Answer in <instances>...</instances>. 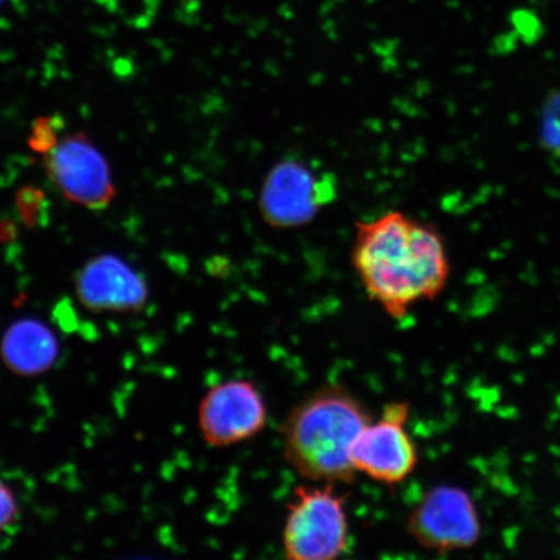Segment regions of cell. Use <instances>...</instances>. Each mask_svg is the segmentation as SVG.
I'll return each mask as SVG.
<instances>
[{
  "label": "cell",
  "mask_w": 560,
  "mask_h": 560,
  "mask_svg": "<svg viewBox=\"0 0 560 560\" xmlns=\"http://www.w3.org/2000/svg\"><path fill=\"white\" fill-rule=\"evenodd\" d=\"M350 262L369 299L392 319L436 300L452 275L440 230L402 210L357 222Z\"/></svg>",
  "instance_id": "1"
},
{
  "label": "cell",
  "mask_w": 560,
  "mask_h": 560,
  "mask_svg": "<svg viewBox=\"0 0 560 560\" xmlns=\"http://www.w3.org/2000/svg\"><path fill=\"white\" fill-rule=\"evenodd\" d=\"M373 412L345 385L328 384L301 400L285 417L283 458L301 478L318 485H352V451Z\"/></svg>",
  "instance_id": "2"
},
{
  "label": "cell",
  "mask_w": 560,
  "mask_h": 560,
  "mask_svg": "<svg viewBox=\"0 0 560 560\" xmlns=\"http://www.w3.org/2000/svg\"><path fill=\"white\" fill-rule=\"evenodd\" d=\"M336 487L315 482L293 490L282 532L287 559L332 560L348 550V495Z\"/></svg>",
  "instance_id": "3"
},
{
  "label": "cell",
  "mask_w": 560,
  "mask_h": 560,
  "mask_svg": "<svg viewBox=\"0 0 560 560\" xmlns=\"http://www.w3.org/2000/svg\"><path fill=\"white\" fill-rule=\"evenodd\" d=\"M42 156L48 179L68 201L91 210H103L114 201L116 187L108 161L85 132H61Z\"/></svg>",
  "instance_id": "4"
},
{
  "label": "cell",
  "mask_w": 560,
  "mask_h": 560,
  "mask_svg": "<svg viewBox=\"0 0 560 560\" xmlns=\"http://www.w3.org/2000/svg\"><path fill=\"white\" fill-rule=\"evenodd\" d=\"M406 530L423 549L446 555L472 548L481 525L478 509L464 488L438 486L412 508Z\"/></svg>",
  "instance_id": "5"
},
{
  "label": "cell",
  "mask_w": 560,
  "mask_h": 560,
  "mask_svg": "<svg viewBox=\"0 0 560 560\" xmlns=\"http://www.w3.org/2000/svg\"><path fill=\"white\" fill-rule=\"evenodd\" d=\"M410 404L395 401L384 406L357 439L352 451L359 474L385 486H397L416 471L419 455L408 431Z\"/></svg>",
  "instance_id": "6"
},
{
  "label": "cell",
  "mask_w": 560,
  "mask_h": 560,
  "mask_svg": "<svg viewBox=\"0 0 560 560\" xmlns=\"http://www.w3.org/2000/svg\"><path fill=\"white\" fill-rule=\"evenodd\" d=\"M268 418V405L257 384L230 380L213 385L202 396L198 429L208 446L222 450L260 435Z\"/></svg>",
  "instance_id": "7"
},
{
  "label": "cell",
  "mask_w": 560,
  "mask_h": 560,
  "mask_svg": "<svg viewBox=\"0 0 560 560\" xmlns=\"http://www.w3.org/2000/svg\"><path fill=\"white\" fill-rule=\"evenodd\" d=\"M77 299L93 313L142 311L149 301V285L135 268L115 255L90 258L74 277Z\"/></svg>",
  "instance_id": "8"
},
{
  "label": "cell",
  "mask_w": 560,
  "mask_h": 560,
  "mask_svg": "<svg viewBox=\"0 0 560 560\" xmlns=\"http://www.w3.org/2000/svg\"><path fill=\"white\" fill-rule=\"evenodd\" d=\"M327 198L310 167L285 161L266 178L260 210L264 220L272 228H298L310 222Z\"/></svg>",
  "instance_id": "9"
},
{
  "label": "cell",
  "mask_w": 560,
  "mask_h": 560,
  "mask_svg": "<svg viewBox=\"0 0 560 560\" xmlns=\"http://www.w3.org/2000/svg\"><path fill=\"white\" fill-rule=\"evenodd\" d=\"M60 347L51 328L34 318L13 322L0 339V359L11 373L38 376L58 361Z\"/></svg>",
  "instance_id": "10"
},
{
  "label": "cell",
  "mask_w": 560,
  "mask_h": 560,
  "mask_svg": "<svg viewBox=\"0 0 560 560\" xmlns=\"http://www.w3.org/2000/svg\"><path fill=\"white\" fill-rule=\"evenodd\" d=\"M16 207L21 221L30 229L45 228L50 221V202L38 187L20 188Z\"/></svg>",
  "instance_id": "11"
},
{
  "label": "cell",
  "mask_w": 560,
  "mask_h": 560,
  "mask_svg": "<svg viewBox=\"0 0 560 560\" xmlns=\"http://www.w3.org/2000/svg\"><path fill=\"white\" fill-rule=\"evenodd\" d=\"M60 124L55 117H39L32 126L31 149L45 155L61 136Z\"/></svg>",
  "instance_id": "12"
},
{
  "label": "cell",
  "mask_w": 560,
  "mask_h": 560,
  "mask_svg": "<svg viewBox=\"0 0 560 560\" xmlns=\"http://www.w3.org/2000/svg\"><path fill=\"white\" fill-rule=\"evenodd\" d=\"M20 506L13 490L0 480V532L9 529L19 520Z\"/></svg>",
  "instance_id": "13"
}]
</instances>
